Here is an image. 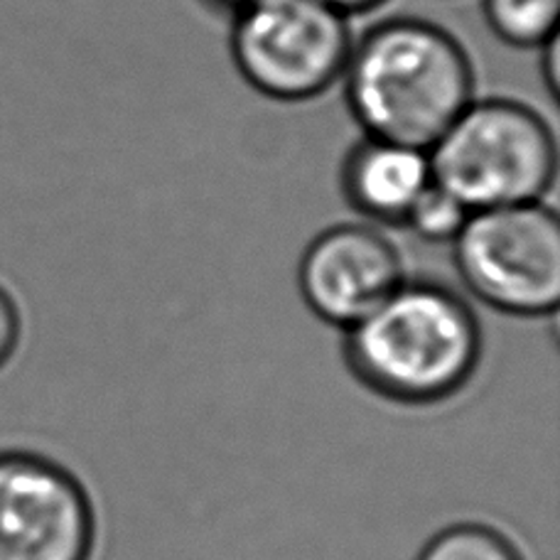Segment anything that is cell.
<instances>
[{
	"label": "cell",
	"instance_id": "1",
	"mask_svg": "<svg viewBox=\"0 0 560 560\" xmlns=\"http://www.w3.org/2000/svg\"><path fill=\"white\" fill-rule=\"evenodd\" d=\"M342 84L364 136L423 150L477 98L465 45L420 18L384 20L354 39Z\"/></svg>",
	"mask_w": 560,
	"mask_h": 560
},
{
	"label": "cell",
	"instance_id": "2",
	"mask_svg": "<svg viewBox=\"0 0 560 560\" xmlns=\"http://www.w3.org/2000/svg\"><path fill=\"white\" fill-rule=\"evenodd\" d=\"M345 359L369 392L428 406L465 388L482 359V327L463 298L438 283H406L345 329Z\"/></svg>",
	"mask_w": 560,
	"mask_h": 560
},
{
	"label": "cell",
	"instance_id": "3",
	"mask_svg": "<svg viewBox=\"0 0 560 560\" xmlns=\"http://www.w3.org/2000/svg\"><path fill=\"white\" fill-rule=\"evenodd\" d=\"M433 179L469 212L544 202L558 143L541 114L516 98H472L428 150Z\"/></svg>",
	"mask_w": 560,
	"mask_h": 560
},
{
	"label": "cell",
	"instance_id": "4",
	"mask_svg": "<svg viewBox=\"0 0 560 560\" xmlns=\"http://www.w3.org/2000/svg\"><path fill=\"white\" fill-rule=\"evenodd\" d=\"M229 47L258 94L303 104L342 82L354 35L349 18L323 0H258L232 15Z\"/></svg>",
	"mask_w": 560,
	"mask_h": 560
},
{
	"label": "cell",
	"instance_id": "5",
	"mask_svg": "<svg viewBox=\"0 0 560 560\" xmlns=\"http://www.w3.org/2000/svg\"><path fill=\"white\" fill-rule=\"evenodd\" d=\"M453 261L469 293L499 313L541 317L560 303V222L544 202L472 212Z\"/></svg>",
	"mask_w": 560,
	"mask_h": 560
},
{
	"label": "cell",
	"instance_id": "6",
	"mask_svg": "<svg viewBox=\"0 0 560 560\" xmlns=\"http://www.w3.org/2000/svg\"><path fill=\"white\" fill-rule=\"evenodd\" d=\"M96 514L84 485L33 447L0 450V560H92Z\"/></svg>",
	"mask_w": 560,
	"mask_h": 560
},
{
	"label": "cell",
	"instance_id": "7",
	"mask_svg": "<svg viewBox=\"0 0 560 560\" xmlns=\"http://www.w3.org/2000/svg\"><path fill=\"white\" fill-rule=\"evenodd\" d=\"M406 283L396 244L372 224H337L307 244L298 266L305 305L339 329H349Z\"/></svg>",
	"mask_w": 560,
	"mask_h": 560
},
{
	"label": "cell",
	"instance_id": "8",
	"mask_svg": "<svg viewBox=\"0 0 560 560\" xmlns=\"http://www.w3.org/2000/svg\"><path fill=\"white\" fill-rule=\"evenodd\" d=\"M433 185L423 148L364 136L342 163V195L359 217L374 224L404 226L406 217Z\"/></svg>",
	"mask_w": 560,
	"mask_h": 560
},
{
	"label": "cell",
	"instance_id": "9",
	"mask_svg": "<svg viewBox=\"0 0 560 560\" xmlns=\"http://www.w3.org/2000/svg\"><path fill=\"white\" fill-rule=\"evenodd\" d=\"M492 33L518 49H538L558 35L560 0H482Z\"/></svg>",
	"mask_w": 560,
	"mask_h": 560
},
{
	"label": "cell",
	"instance_id": "10",
	"mask_svg": "<svg viewBox=\"0 0 560 560\" xmlns=\"http://www.w3.org/2000/svg\"><path fill=\"white\" fill-rule=\"evenodd\" d=\"M418 560H526L512 538L485 524H455L435 534Z\"/></svg>",
	"mask_w": 560,
	"mask_h": 560
},
{
	"label": "cell",
	"instance_id": "11",
	"mask_svg": "<svg viewBox=\"0 0 560 560\" xmlns=\"http://www.w3.org/2000/svg\"><path fill=\"white\" fill-rule=\"evenodd\" d=\"M469 214L472 212L457 197L450 195L447 189L440 187L433 179V185L425 189L423 197L408 212L404 226L430 244H453Z\"/></svg>",
	"mask_w": 560,
	"mask_h": 560
},
{
	"label": "cell",
	"instance_id": "12",
	"mask_svg": "<svg viewBox=\"0 0 560 560\" xmlns=\"http://www.w3.org/2000/svg\"><path fill=\"white\" fill-rule=\"evenodd\" d=\"M25 332V303L10 280L0 278V369L15 357Z\"/></svg>",
	"mask_w": 560,
	"mask_h": 560
},
{
	"label": "cell",
	"instance_id": "13",
	"mask_svg": "<svg viewBox=\"0 0 560 560\" xmlns=\"http://www.w3.org/2000/svg\"><path fill=\"white\" fill-rule=\"evenodd\" d=\"M541 52V72L546 79V86L551 89L548 94H558V72H560V52H558V35L548 39L546 45L538 47Z\"/></svg>",
	"mask_w": 560,
	"mask_h": 560
},
{
	"label": "cell",
	"instance_id": "14",
	"mask_svg": "<svg viewBox=\"0 0 560 560\" xmlns=\"http://www.w3.org/2000/svg\"><path fill=\"white\" fill-rule=\"evenodd\" d=\"M329 8L339 10V13L352 18L359 13H369V10H376L378 5H384L386 0H323Z\"/></svg>",
	"mask_w": 560,
	"mask_h": 560
},
{
	"label": "cell",
	"instance_id": "15",
	"mask_svg": "<svg viewBox=\"0 0 560 560\" xmlns=\"http://www.w3.org/2000/svg\"><path fill=\"white\" fill-rule=\"evenodd\" d=\"M207 5H212L217 10H222V13H229V15H236L242 13L244 8L258 3V0H205Z\"/></svg>",
	"mask_w": 560,
	"mask_h": 560
}]
</instances>
